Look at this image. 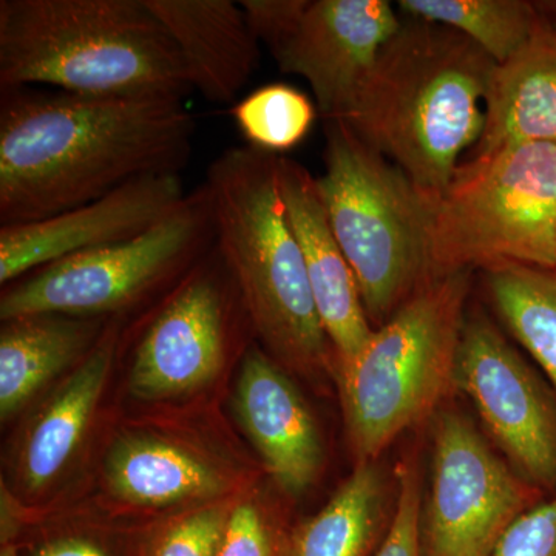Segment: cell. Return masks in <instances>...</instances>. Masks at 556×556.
<instances>
[{
    "label": "cell",
    "instance_id": "83f0119b",
    "mask_svg": "<svg viewBox=\"0 0 556 556\" xmlns=\"http://www.w3.org/2000/svg\"><path fill=\"white\" fill-rule=\"evenodd\" d=\"M492 556H556V493L508 527Z\"/></svg>",
    "mask_w": 556,
    "mask_h": 556
},
{
    "label": "cell",
    "instance_id": "cb8c5ba5",
    "mask_svg": "<svg viewBox=\"0 0 556 556\" xmlns=\"http://www.w3.org/2000/svg\"><path fill=\"white\" fill-rule=\"evenodd\" d=\"M317 113L316 104L305 93L287 84L260 87L232 109L249 144L277 155L306 138Z\"/></svg>",
    "mask_w": 556,
    "mask_h": 556
},
{
    "label": "cell",
    "instance_id": "9c48e42d",
    "mask_svg": "<svg viewBox=\"0 0 556 556\" xmlns=\"http://www.w3.org/2000/svg\"><path fill=\"white\" fill-rule=\"evenodd\" d=\"M544 493L492 452L470 419L441 413L433 426V473L422 504L424 556H492Z\"/></svg>",
    "mask_w": 556,
    "mask_h": 556
},
{
    "label": "cell",
    "instance_id": "5b68a950",
    "mask_svg": "<svg viewBox=\"0 0 556 556\" xmlns=\"http://www.w3.org/2000/svg\"><path fill=\"white\" fill-rule=\"evenodd\" d=\"M324 161L318 195L369 324L378 329L437 278L431 260L437 203L343 121H327Z\"/></svg>",
    "mask_w": 556,
    "mask_h": 556
},
{
    "label": "cell",
    "instance_id": "277c9868",
    "mask_svg": "<svg viewBox=\"0 0 556 556\" xmlns=\"http://www.w3.org/2000/svg\"><path fill=\"white\" fill-rule=\"evenodd\" d=\"M277 153L230 148L208 166L217 248L252 327L280 361L299 371L327 367L329 343L318 317L302 249L278 186Z\"/></svg>",
    "mask_w": 556,
    "mask_h": 556
},
{
    "label": "cell",
    "instance_id": "f1b7e54d",
    "mask_svg": "<svg viewBox=\"0 0 556 556\" xmlns=\"http://www.w3.org/2000/svg\"><path fill=\"white\" fill-rule=\"evenodd\" d=\"M252 31L276 53L298 28L309 0H241Z\"/></svg>",
    "mask_w": 556,
    "mask_h": 556
},
{
    "label": "cell",
    "instance_id": "6da1fadb",
    "mask_svg": "<svg viewBox=\"0 0 556 556\" xmlns=\"http://www.w3.org/2000/svg\"><path fill=\"white\" fill-rule=\"evenodd\" d=\"M195 131L185 101L0 90V226L54 217L134 179L181 174Z\"/></svg>",
    "mask_w": 556,
    "mask_h": 556
},
{
    "label": "cell",
    "instance_id": "d4e9b609",
    "mask_svg": "<svg viewBox=\"0 0 556 556\" xmlns=\"http://www.w3.org/2000/svg\"><path fill=\"white\" fill-rule=\"evenodd\" d=\"M229 508H200L152 538L142 556H218Z\"/></svg>",
    "mask_w": 556,
    "mask_h": 556
},
{
    "label": "cell",
    "instance_id": "ffe728a7",
    "mask_svg": "<svg viewBox=\"0 0 556 556\" xmlns=\"http://www.w3.org/2000/svg\"><path fill=\"white\" fill-rule=\"evenodd\" d=\"M108 481L113 495L137 507H169L226 492L225 478L211 464L148 437L116 442L108 457Z\"/></svg>",
    "mask_w": 556,
    "mask_h": 556
},
{
    "label": "cell",
    "instance_id": "603a6c76",
    "mask_svg": "<svg viewBox=\"0 0 556 556\" xmlns=\"http://www.w3.org/2000/svg\"><path fill=\"white\" fill-rule=\"evenodd\" d=\"M397 5L409 20L466 36L496 65L515 56L544 22L526 0H399Z\"/></svg>",
    "mask_w": 556,
    "mask_h": 556
},
{
    "label": "cell",
    "instance_id": "7c38bea8",
    "mask_svg": "<svg viewBox=\"0 0 556 556\" xmlns=\"http://www.w3.org/2000/svg\"><path fill=\"white\" fill-rule=\"evenodd\" d=\"M402 24L387 0H309L273 58L281 73L309 84L321 118L343 119Z\"/></svg>",
    "mask_w": 556,
    "mask_h": 556
},
{
    "label": "cell",
    "instance_id": "4dcf8cb0",
    "mask_svg": "<svg viewBox=\"0 0 556 556\" xmlns=\"http://www.w3.org/2000/svg\"><path fill=\"white\" fill-rule=\"evenodd\" d=\"M533 5H535L541 20L551 25V27L556 28V0H552V2H533Z\"/></svg>",
    "mask_w": 556,
    "mask_h": 556
},
{
    "label": "cell",
    "instance_id": "30bf717a",
    "mask_svg": "<svg viewBox=\"0 0 556 556\" xmlns=\"http://www.w3.org/2000/svg\"><path fill=\"white\" fill-rule=\"evenodd\" d=\"M457 387L515 470L541 492L556 493V394L482 316L466 318Z\"/></svg>",
    "mask_w": 556,
    "mask_h": 556
},
{
    "label": "cell",
    "instance_id": "ba28073f",
    "mask_svg": "<svg viewBox=\"0 0 556 556\" xmlns=\"http://www.w3.org/2000/svg\"><path fill=\"white\" fill-rule=\"evenodd\" d=\"M217 241L207 186L141 236L33 270L0 299L2 320L65 314L94 317L129 308L156 285L193 268Z\"/></svg>",
    "mask_w": 556,
    "mask_h": 556
},
{
    "label": "cell",
    "instance_id": "9a60e30c",
    "mask_svg": "<svg viewBox=\"0 0 556 556\" xmlns=\"http://www.w3.org/2000/svg\"><path fill=\"white\" fill-rule=\"evenodd\" d=\"M236 413L277 484L292 496L305 493L324 464L316 419L298 388L258 348L241 364Z\"/></svg>",
    "mask_w": 556,
    "mask_h": 556
},
{
    "label": "cell",
    "instance_id": "7402d4cb",
    "mask_svg": "<svg viewBox=\"0 0 556 556\" xmlns=\"http://www.w3.org/2000/svg\"><path fill=\"white\" fill-rule=\"evenodd\" d=\"M490 298L508 331L546 372L556 394V268L486 270Z\"/></svg>",
    "mask_w": 556,
    "mask_h": 556
},
{
    "label": "cell",
    "instance_id": "e0dca14e",
    "mask_svg": "<svg viewBox=\"0 0 556 556\" xmlns=\"http://www.w3.org/2000/svg\"><path fill=\"white\" fill-rule=\"evenodd\" d=\"M525 142L556 144V28L546 22L515 56L496 65L484 131L470 159Z\"/></svg>",
    "mask_w": 556,
    "mask_h": 556
},
{
    "label": "cell",
    "instance_id": "2e32d148",
    "mask_svg": "<svg viewBox=\"0 0 556 556\" xmlns=\"http://www.w3.org/2000/svg\"><path fill=\"white\" fill-rule=\"evenodd\" d=\"M146 3L178 47L193 90L218 104L236 101L260 60V40L240 2L146 0Z\"/></svg>",
    "mask_w": 556,
    "mask_h": 556
},
{
    "label": "cell",
    "instance_id": "ac0fdd59",
    "mask_svg": "<svg viewBox=\"0 0 556 556\" xmlns=\"http://www.w3.org/2000/svg\"><path fill=\"white\" fill-rule=\"evenodd\" d=\"M116 336L109 331L50 397L25 438L21 477L35 493L50 484L83 441L112 368Z\"/></svg>",
    "mask_w": 556,
    "mask_h": 556
},
{
    "label": "cell",
    "instance_id": "8992f818",
    "mask_svg": "<svg viewBox=\"0 0 556 556\" xmlns=\"http://www.w3.org/2000/svg\"><path fill=\"white\" fill-rule=\"evenodd\" d=\"M471 270L428 281L353 361L336 365L351 445L369 463L457 387Z\"/></svg>",
    "mask_w": 556,
    "mask_h": 556
},
{
    "label": "cell",
    "instance_id": "1f68e13d",
    "mask_svg": "<svg viewBox=\"0 0 556 556\" xmlns=\"http://www.w3.org/2000/svg\"><path fill=\"white\" fill-rule=\"evenodd\" d=\"M0 556H20V548L13 543L3 544Z\"/></svg>",
    "mask_w": 556,
    "mask_h": 556
},
{
    "label": "cell",
    "instance_id": "8fae6325",
    "mask_svg": "<svg viewBox=\"0 0 556 556\" xmlns=\"http://www.w3.org/2000/svg\"><path fill=\"white\" fill-rule=\"evenodd\" d=\"M228 274L215 241L142 336L130 371L135 396H179L222 371L229 343V302L223 285Z\"/></svg>",
    "mask_w": 556,
    "mask_h": 556
},
{
    "label": "cell",
    "instance_id": "7a4b0ae2",
    "mask_svg": "<svg viewBox=\"0 0 556 556\" xmlns=\"http://www.w3.org/2000/svg\"><path fill=\"white\" fill-rule=\"evenodd\" d=\"M496 62L466 36L408 20L380 51L343 123L438 203L485 127Z\"/></svg>",
    "mask_w": 556,
    "mask_h": 556
},
{
    "label": "cell",
    "instance_id": "d6986e66",
    "mask_svg": "<svg viewBox=\"0 0 556 556\" xmlns=\"http://www.w3.org/2000/svg\"><path fill=\"white\" fill-rule=\"evenodd\" d=\"M97 320L36 314L3 321L0 334V415L7 419L61 375L98 339Z\"/></svg>",
    "mask_w": 556,
    "mask_h": 556
},
{
    "label": "cell",
    "instance_id": "f546056e",
    "mask_svg": "<svg viewBox=\"0 0 556 556\" xmlns=\"http://www.w3.org/2000/svg\"><path fill=\"white\" fill-rule=\"evenodd\" d=\"M28 556H110L97 541L84 536H58L40 541Z\"/></svg>",
    "mask_w": 556,
    "mask_h": 556
},
{
    "label": "cell",
    "instance_id": "4fadbf2b",
    "mask_svg": "<svg viewBox=\"0 0 556 556\" xmlns=\"http://www.w3.org/2000/svg\"><path fill=\"white\" fill-rule=\"evenodd\" d=\"M186 197L181 174L150 175L54 217L0 226V283L135 239L174 214Z\"/></svg>",
    "mask_w": 556,
    "mask_h": 556
},
{
    "label": "cell",
    "instance_id": "4316f807",
    "mask_svg": "<svg viewBox=\"0 0 556 556\" xmlns=\"http://www.w3.org/2000/svg\"><path fill=\"white\" fill-rule=\"evenodd\" d=\"M291 535H285L257 506L240 504L230 510L218 556H289Z\"/></svg>",
    "mask_w": 556,
    "mask_h": 556
},
{
    "label": "cell",
    "instance_id": "484cf974",
    "mask_svg": "<svg viewBox=\"0 0 556 556\" xmlns=\"http://www.w3.org/2000/svg\"><path fill=\"white\" fill-rule=\"evenodd\" d=\"M397 497L393 519L372 556H424L420 538L422 492L417 467L402 459L396 468Z\"/></svg>",
    "mask_w": 556,
    "mask_h": 556
},
{
    "label": "cell",
    "instance_id": "3957f363",
    "mask_svg": "<svg viewBox=\"0 0 556 556\" xmlns=\"http://www.w3.org/2000/svg\"><path fill=\"white\" fill-rule=\"evenodd\" d=\"M186 101L178 47L146 0H2L0 90Z\"/></svg>",
    "mask_w": 556,
    "mask_h": 556
},
{
    "label": "cell",
    "instance_id": "52a82bcc",
    "mask_svg": "<svg viewBox=\"0 0 556 556\" xmlns=\"http://www.w3.org/2000/svg\"><path fill=\"white\" fill-rule=\"evenodd\" d=\"M434 276L507 265L556 268V144L468 159L434 207Z\"/></svg>",
    "mask_w": 556,
    "mask_h": 556
},
{
    "label": "cell",
    "instance_id": "44dd1931",
    "mask_svg": "<svg viewBox=\"0 0 556 556\" xmlns=\"http://www.w3.org/2000/svg\"><path fill=\"white\" fill-rule=\"evenodd\" d=\"M386 515V479L358 463L331 501L291 533L289 556H369Z\"/></svg>",
    "mask_w": 556,
    "mask_h": 556
},
{
    "label": "cell",
    "instance_id": "5bb4252c",
    "mask_svg": "<svg viewBox=\"0 0 556 556\" xmlns=\"http://www.w3.org/2000/svg\"><path fill=\"white\" fill-rule=\"evenodd\" d=\"M278 186L289 225L302 249L318 317L336 353V365L346 364L375 332L356 277L336 240L311 172L298 161L278 156Z\"/></svg>",
    "mask_w": 556,
    "mask_h": 556
}]
</instances>
